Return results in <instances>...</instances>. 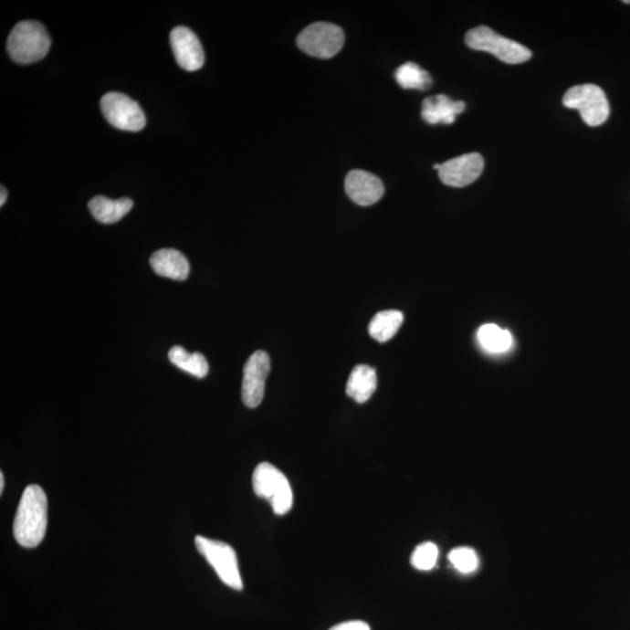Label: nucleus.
<instances>
[{"label": "nucleus", "mask_w": 630, "mask_h": 630, "mask_svg": "<svg viewBox=\"0 0 630 630\" xmlns=\"http://www.w3.org/2000/svg\"><path fill=\"white\" fill-rule=\"evenodd\" d=\"M48 501L44 489L29 485L21 495L14 522V535L24 548H37L47 530Z\"/></svg>", "instance_id": "nucleus-1"}, {"label": "nucleus", "mask_w": 630, "mask_h": 630, "mask_svg": "<svg viewBox=\"0 0 630 630\" xmlns=\"http://www.w3.org/2000/svg\"><path fill=\"white\" fill-rule=\"evenodd\" d=\"M50 45L52 40L44 25L37 21H21L8 37L7 50L12 60L29 65L47 56Z\"/></svg>", "instance_id": "nucleus-2"}, {"label": "nucleus", "mask_w": 630, "mask_h": 630, "mask_svg": "<svg viewBox=\"0 0 630 630\" xmlns=\"http://www.w3.org/2000/svg\"><path fill=\"white\" fill-rule=\"evenodd\" d=\"M252 487L258 498L270 502L277 515L288 514L293 506V491L288 478L275 466L262 462L252 476Z\"/></svg>", "instance_id": "nucleus-3"}, {"label": "nucleus", "mask_w": 630, "mask_h": 630, "mask_svg": "<svg viewBox=\"0 0 630 630\" xmlns=\"http://www.w3.org/2000/svg\"><path fill=\"white\" fill-rule=\"evenodd\" d=\"M466 45L474 50L493 54L499 60L509 65H519L531 58V50L514 40L499 36L487 26H478L467 32Z\"/></svg>", "instance_id": "nucleus-4"}, {"label": "nucleus", "mask_w": 630, "mask_h": 630, "mask_svg": "<svg viewBox=\"0 0 630 630\" xmlns=\"http://www.w3.org/2000/svg\"><path fill=\"white\" fill-rule=\"evenodd\" d=\"M197 551L213 566L218 578L226 586L242 591L243 582L239 573L237 554L229 544L221 541L209 540L207 537L196 536Z\"/></svg>", "instance_id": "nucleus-5"}, {"label": "nucleus", "mask_w": 630, "mask_h": 630, "mask_svg": "<svg viewBox=\"0 0 630 630\" xmlns=\"http://www.w3.org/2000/svg\"><path fill=\"white\" fill-rule=\"evenodd\" d=\"M566 108L581 112L588 126H599L608 120L609 103L602 88L595 84H582L570 88L562 98Z\"/></svg>", "instance_id": "nucleus-6"}, {"label": "nucleus", "mask_w": 630, "mask_h": 630, "mask_svg": "<svg viewBox=\"0 0 630 630\" xmlns=\"http://www.w3.org/2000/svg\"><path fill=\"white\" fill-rule=\"evenodd\" d=\"M298 47L309 56L318 58H331L342 49L344 33L338 25L314 23L298 36Z\"/></svg>", "instance_id": "nucleus-7"}, {"label": "nucleus", "mask_w": 630, "mask_h": 630, "mask_svg": "<svg viewBox=\"0 0 630 630\" xmlns=\"http://www.w3.org/2000/svg\"><path fill=\"white\" fill-rule=\"evenodd\" d=\"M105 120L124 131L137 132L145 128L146 119L140 104L121 92H109L100 100Z\"/></svg>", "instance_id": "nucleus-8"}, {"label": "nucleus", "mask_w": 630, "mask_h": 630, "mask_svg": "<svg viewBox=\"0 0 630 630\" xmlns=\"http://www.w3.org/2000/svg\"><path fill=\"white\" fill-rule=\"evenodd\" d=\"M270 368V357L264 351L255 352L247 361L242 382V401L250 409H255L263 401Z\"/></svg>", "instance_id": "nucleus-9"}, {"label": "nucleus", "mask_w": 630, "mask_h": 630, "mask_svg": "<svg viewBox=\"0 0 630 630\" xmlns=\"http://www.w3.org/2000/svg\"><path fill=\"white\" fill-rule=\"evenodd\" d=\"M485 161L480 153L462 154L441 163L438 173L443 184L451 187H465L481 175Z\"/></svg>", "instance_id": "nucleus-10"}, {"label": "nucleus", "mask_w": 630, "mask_h": 630, "mask_svg": "<svg viewBox=\"0 0 630 630\" xmlns=\"http://www.w3.org/2000/svg\"><path fill=\"white\" fill-rule=\"evenodd\" d=\"M171 46L178 65L187 71L203 68L205 52L199 37L191 29L178 26L171 32Z\"/></svg>", "instance_id": "nucleus-11"}, {"label": "nucleus", "mask_w": 630, "mask_h": 630, "mask_svg": "<svg viewBox=\"0 0 630 630\" xmlns=\"http://www.w3.org/2000/svg\"><path fill=\"white\" fill-rule=\"evenodd\" d=\"M347 195L360 205H372L384 194L383 183L369 172L355 170L348 173L344 182Z\"/></svg>", "instance_id": "nucleus-12"}, {"label": "nucleus", "mask_w": 630, "mask_h": 630, "mask_svg": "<svg viewBox=\"0 0 630 630\" xmlns=\"http://www.w3.org/2000/svg\"><path fill=\"white\" fill-rule=\"evenodd\" d=\"M465 109L466 104L462 100H452L447 96L436 95L424 100L422 117L431 125H449L455 123L457 116L464 112Z\"/></svg>", "instance_id": "nucleus-13"}, {"label": "nucleus", "mask_w": 630, "mask_h": 630, "mask_svg": "<svg viewBox=\"0 0 630 630\" xmlns=\"http://www.w3.org/2000/svg\"><path fill=\"white\" fill-rule=\"evenodd\" d=\"M150 264L157 275L174 280H186L191 270L187 258L175 249L155 251Z\"/></svg>", "instance_id": "nucleus-14"}, {"label": "nucleus", "mask_w": 630, "mask_h": 630, "mask_svg": "<svg viewBox=\"0 0 630 630\" xmlns=\"http://www.w3.org/2000/svg\"><path fill=\"white\" fill-rule=\"evenodd\" d=\"M377 388V373L375 369L369 365H357L348 378L346 392L348 396L355 402H368Z\"/></svg>", "instance_id": "nucleus-15"}, {"label": "nucleus", "mask_w": 630, "mask_h": 630, "mask_svg": "<svg viewBox=\"0 0 630 630\" xmlns=\"http://www.w3.org/2000/svg\"><path fill=\"white\" fill-rule=\"evenodd\" d=\"M88 207L100 224H116L123 218L126 214L133 207V201L123 197V199L111 200L105 196H96L89 201Z\"/></svg>", "instance_id": "nucleus-16"}, {"label": "nucleus", "mask_w": 630, "mask_h": 630, "mask_svg": "<svg viewBox=\"0 0 630 630\" xmlns=\"http://www.w3.org/2000/svg\"><path fill=\"white\" fill-rule=\"evenodd\" d=\"M478 341L483 351L491 354H503L511 350L514 339L509 331L502 330L495 323H486L478 329Z\"/></svg>", "instance_id": "nucleus-17"}, {"label": "nucleus", "mask_w": 630, "mask_h": 630, "mask_svg": "<svg viewBox=\"0 0 630 630\" xmlns=\"http://www.w3.org/2000/svg\"><path fill=\"white\" fill-rule=\"evenodd\" d=\"M403 313L399 310H390L378 312L369 323V334L378 342H386L392 340L401 329Z\"/></svg>", "instance_id": "nucleus-18"}, {"label": "nucleus", "mask_w": 630, "mask_h": 630, "mask_svg": "<svg viewBox=\"0 0 630 630\" xmlns=\"http://www.w3.org/2000/svg\"><path fill=\"white\" fill-rule=\"evenodd\" d=\"M168 357L172 363L182 369V371L191 373L197 378H204L208 375L209 365L207 359L201 352H188L184 348L175 346L168 352Z\"/></svg>", "instance_id": "nucleus-19"}, {"label": "nucleus", "mask_w": 630, "mask_h": 630, "mask_svg": "<svg viewBox=\"0 0 630 630\" xmlns=\"http://www.w3.org/2000/svg\"><path fill=\"white\" fill-rule=\"evenodd\" d=\"M394 78L403 89L426 90L432 84L431 75L414 62H406L399 67Z\"/></svg>", "instance_id": "nucleus-20"}, {"label": "nucleus", "mask_w": 630, "mask_h": 630, "mask_svg": "<svg viewBox=\"0 0 630 630\" xmlns=\"http://www.w3.org/2000/svg\"><path fill=\"white\" fill-rule=\"evenodd\" d=\"M448 560L457 571L464 574L476 572L480 564L476 550L466 548V546L453 549L448 554Z\"/></svg>", "instance_id": "nucleus-21"}, {"label": "nucleus", "mask_w": 630, "mask_h": 630, "mask_svg": "<svg viewBox=\"0 0 630 630\" xmlns=\"http://www.w3.org/2000/svg\"><path fill=\"white\" fill-rule=\"evenodd\" d=\"M438 556V546L431 543V541H426V543L420 544L415 549L413 556H411V564L417 570L430 571L436 565Z\"/></svg>", "instance_id": "nucleus-22"}, {"label": "nucleus", "mask_w": 630, "mask_h": 630, "mask_svg": "<svg viewBox=\"0 0 630 630\" xmlns=\"http://www.w3.org/2000/svg\"><path fill=\"white\" fill-rule=\"evenodd\" d=\"M330 630H372L371 627H369V625L367 623H363V621H347V623H342L334 625L333 628H331Z\"/></svg>", "instance_id": "nucleus-23"}, {"label": "nucleus", "mask_w": 630, "mask_h": 630, "mask_svg": "<svg viewBox=\"0 0 630 630\" xmlns=\"http://www.w3.org/2000/svg\"><path fill=\"white\" fill-rule=\"evenodd\" d=\"M0 194H2V199H0V205H2L3 207V205H5L7 199V191L5 187L2 186V193H0Z\"/></svg>", "instance_id": "nucleus-24"}, {"label": "nucleus", "mask_w": 630, "mask_h": 630, "mask_svg": "<svg viewBox=\"0 0 630 630\" xmlns=\"http://www.w3.org/2000/svg\"><path fill=\"white\" fill-rule=\"evenodd\" d=\"M4 487H5V480H4V473H0V493H3Z\"/></svg>", "instance_id": "nucleus-25"}, {"label": "nucleus", "mask_w": 630, "mask_h": 630, "mask_svg": "<svg viewBox=\"0 0 630 630\" xmlns=\"http://www.w3.org/2000/svg\"><path fill=\"white\" fill-rule=\"evenodd\" d=\"M625 4H630V0H625Z\"/></svg>", "instance_id": "nucleus-26"}]
</instances>
